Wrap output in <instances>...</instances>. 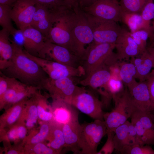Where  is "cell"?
Returning a JSON list of instances; mask_svg holds the SVG:
<instances>
[{"label": "cell", "instance_id": "cell-21", "mask_svg": "<svg viewBox=\"0 0 154 154\" xmlns=\"http://www.w3.org/2000/svg\"><path fill=\"white\" fill-rule=\"evenodd\" d=\"M81 124L78 120L64 124L62 130L65 141L64 148L74 154H80L78 139Z\"/></svg>", "mask_w": 154, "mask_h": 154}, {"label": "cell", "instance_id": "cell-51", "mask_svg": "<svg viewBox=\"0 0 154 154\" xmlns=\"http://www.w3.org/2000/svg\"><path fill=\"white\" fill-rule=\"evenodd\" d=\"M150 114L154 126V109L151 111Z\"/></svg>", "mask_w": 154, "mask_h": 154}, {"label": "cell", "instance_id": "cell-43", "mask_svg": "<svg viewBox=\"0 0 154 154\" xmlns=\"http://www.w3.org/2000/svg\"><path fill=\"white\" fill-rule=\"evenodd\" d=\"M34 0L37 3L46 6L51 11L56 10L64 6L69 7L63 0Z\"/></svg>", "mask_w": 154, "mask_h": 154}, {"label": "cell", "instance_id": "cell-23", "mask_svg": "<svg viewBox=\"0 0 154 154\" xmlns=\"http://www.w3.org/2000/svg\"><path fill=\"white\" fill-rule=\"evenodd\" d=\"M26 98L7 108L0 118V131L9 128L17 122L21 117L26 102Z\"/></svg>", "mask_w": 154, "mask_h": 154}, {"label": "cell", "instance_id": "cell-24", "mask_svg": "<svg viewBox=\"0 0 154 154\" xmlns=\"http://www.w3.org/2000/svg\"><path fill=\"white\" fill-rule=\"evenodd\" d=\"M10 33L2 29L0 31V69H4L10 62L13 54V48L9 38Z\"/></svg>", "mask_w": 154, "mask_h": 154}, {"label": "cell", "instance_id": "cell-31", "mask_svg": "<svg viewBox=\"0 0 154 154\" xmlns=\"http://www.w3.org/2000/svg\"><path fill=\"white\" fill-rule=\"evenodd\" d=\"M52 122H42L38 132L31 133L29 136L26 137L25 145H33L46 140L50 131Z\"/></svg>", "mask_w": 154, "mask_h": 154}, {"label": "cell", "instance_id": "cell-50", "mask_svg": "<svg viewBox=\"0 0 154 154\" xmlns=\"http://www.w3.org/2000/svg\"><path fill=\"white\" fill-rule=\"evenodd\" d=\"M152 30L151 36L150 38L151 41L152 42L151 46H154V22L153 23V25L152 26Z\"/></svg>", "mask_w": 154, "mask_h": 154}, {"label": "cell", "instance_id": "cell-25", "mask_svg": "<svg viewBox=\"0 0 154 154\" xmlns=\"http://www.w3.org/2000/svg\"><path fill=\"white\" fill-rule=\"evenodd\" d=\"M121 21L127 26L130 33L144 30L149 33V38L151 37L152 26L143 20L140 14L128 13L123 11Z\"/></svg>", "mask_w": 154, "mask_h": 154}, {"label": "cell", "instance_id": "cell-30", "mask_svg": "<svg viewBox=\"0 0 154 154\" xmlns=\"http://www.w3.org/2000/svg\"><path fill=\"white\" fill-rule=\"evenodd\" d=\"M117 66L120 78L127 87L133 84L136 81L137 70L134 64L131 62H118Z\"/></svg>", "mask_w": 154, "mask_h": 154}, {"label": "cell", "instance_id": "cell-8", "mask_svg": "<svg viewBox=\"0 0 154 154\" xmlns=\"http://www.w3.org/2000/svg\"><path fill=\"white\" fill-rule=\"evenodd\" d=\"M42 88L49 92L53 99H62L68 102L73 97L86 90L76 86L70 77L56 80L48 77L44 82Z\"/></svg>", "mask_w": 154, "mask_h": 154}, {"label": "cell", "instance_id": "cell-20", "mask_svg": "<svg viewBox=\"0 0 154 154\" xmlns=\"http://www.w3.org/2000/svg\"><path fill=\"white\" fill-rule=\"evenodd\" d=\"M23 30L24 49L31 54L38 56V52L45 43L44 37L39 31L31 25Z\"/></svg>", "mask_w": 154, "mask_h": 154}, {"label": "cell", "instance_id": "cell-16", "mask_svg": "<svg viewBox=\"0 0 154 154\" xmlns=\"http://www.w3.org/2000/svg\"><path fill=\"white\" fill-rule=\"evenodd\" d=\"M135 109L150 112L152 110L150 96L146 80L136 81L127 87Z\"/></svg>", "mask_w": 154, "mask_h": 154}, {"label": "cell", "instance_id": "cell-46", "mask_svg": "<svg viewBox=\"0 0 154 154\" xmlns=\"http://www.w3.org/2000/svg\"><path fill=\"white\" fill-rule=\"evenodd\" d=\"M146 81L149 92L152 110L154 109V78H149Z\"/></svg>", "mask_w": 154, "mask_h": 154}, {"label": "cell", "instance_id": "cell-2", "mask_svg": "<svg viewBox=\"0 0 154 154\" xmlns=\"http://www.w3.org/2000/svg\"><path fill=\"white\" fill-rule=\"evenodd\" d=\"M51 12V27L45 41L64 46L72 52L71 33L76 13L66 6Z\"/></svg>", "mask_w": 154, "mask_h": 154}, {"label": "cell", "instance_id": "cell-38", "mask_svg": "<svg viewBox=\"0 0 154 154\" xmlns=\"http://www.w3.org/2000/svg\"><path fill=\"white\" fill-rule=\"evenodd\" d=\"M120 153L122 154H154V150L149 145L141 146L136 144L125 145Z\"/></svg>", "mask_w": 154, "mask_h": 154}, {"label": "cell", "instance_id": "cell-11", "mask_svg": "<svg viewBox=\"0 0 154 154\" xmlns=\"http://www.w3.org/2000/svg\"><path fill=\"white\" fill-rule=\"evenodd\" d=\"M82 10L87 14L103 19L121 21L123 10L117 0H97Z\"/></svg>", "mask_w": 154, "mask_h": 154}, {"label": "cell", "instance_id": "cell-9", "mask_svg": "<svg viewBox=\"0 0 154 154\" xmlns=\"http://www.w3.org/2000/svg\"><path fill=\"white\" fill-rule=\"evenodd\" d=\"M38 57L75 67L82 66L81 59L69 49L47 41L38 52Z\"/></svg>", "mask_w": 154, "mask_h": 154}, {"label": "cell", "instance_id": "cell-44", "mask_svg": "<svg viewBox=\"0 0 154 154\" xmlns=\"http://www.w3.org/2000/svg\"><path fill=\"white\" fill-rule=\"evenodd\" d=\"M0 108L2 109L4 108V99L7 90L9 82L7 77L0 72Z\"/></svg>", "mask_w": 154, "mask_h": 154}, {"label": "cell", "instance_id": "cell-29", "mask_svg": "<svg viewBox=\"0 0 154 154\" xmlns=\"http://www.w3.org/2000/svg\"><path fill=\"white\" fill-rule=\"evenodd\" d=\"M27 129L24 122L19 119L8 129L7 132L3 136L8 141H12L16 144L21 141L24 144Z\"/></svg>", "mask_w": 154, "mask_h": 154}, {"label": "cell", "instance_id": "cell-19", "mask_svg": "<svg viewBox=\"0 0 154 154\" xmlns=\"http://www.w3.org/2000/svg\"><path fill=\"white\" fill-rule=\"evenodd\" d=\"M36 8L30 25L42 34L45 41L51 27V11L46 6L37 3L36 4Z\"/></svg>", "mask_w": 154, "mask_h": 154}, {"label": "cell", "instance_id": "cell-47", "mask_svg": "<svg viewBox=\"0 0 154 154\" xmlns=\"http://www.w3.org/2000/svg\"><path fill=\"white\" fill-rule=\"evenodd\" d=\"M75 12L77 13L81 10L76 0H63Z\"/></svg>", "mask_w": 154, "mask_h": 154}, {"label": "cell", "instance_id": "cell-10", "mask_svg": "<svg viewBox=\"0 0 154 154\" xmlns=\"http://www.w3.org/2000/svg\"><path fill=\"white\" fill-rule=\"evenodd\" d=\"M69 103L94 120L104 121L105 113L102 110V102L86 90L73 97Z\"/></svg>", "mask_w": 154, "mask_h": 154}, {"label": "cell", "instance_id": "cell-12", "mask_svg": "<svg viewBox=\"0 0 154 154\" xmlns=\"http://www.w3.org/2000/svg\"><path fill=\"white\" fill-rule=\"evenodd\" d=\"M25 54L38 64L48 77L56 80L64 77L78 76L80 74L78 68L64 64L56 62L43 59L32 55L23 49Z\"/></svg>", "mask_w": 154, "mask_h": 154}, {"label": "cell", "instance_id": "cell-53", "mask_svg": "<svg viewBox=\"0 0 154 154\" xmlns=\"http://www.w3.org/2000/svg\"><path fill=\"white\" fill-rule=\"evenodd\" d=\"M150 47V48L151 49L154 54V46H151Z\"/></svg>", "mask_w": 154, "mask_h": 154}, {"label": "cell", "instance_id": "cell-3", "mask_svg": "<svg viewBox=\"0 0 154 154\" xmlns=\"http://www.w3.org/2000/svg\"><path fill=\"white\" fill-rule=\"evenodd\" d=\"M113 98L114 101V108L111 112L105 113L104 116L107 131L114 132L117 127L131 117L135 110L127 89L114 95Z\"/></svg>", "mask_w": 154, "mask_h": 154}, {"label": "cell", "instance_id": "cell-4", "mask_svg": "<svg viewBox=\"0 0 154 154\" xmlns=\"http://www.w3.org/2000/svg\"><path fill=\"white\" fill-rule=\"evenodd\" d=\"M106 130L104 121L95 119L81 124L78 139L80 154H97L98 146L107 134Z\"/></svg>", "mask_w": 154, "mask_h": 154}, {"label": "cell", "instance_id": "cell-45", "mask_svg": "<svg viewBox=\"0 0 154 154\" xmlns=\"http://www.w3.org/2000/svg\"><path fill=\"white\" fill-rule=\"evenodd\" d=\"M10 35L12 36V41L22 48L23 47L24 38L23 30L15 29Z\"/></svg>", "mask_w": 154, "mask_h": 154}, {"label": "cell", "instance_id": "cell-37", "mask_svg": "<svg viewBox=\"0 0 154 154\" xmlns=\"http://www.w3.org/2000/svg\"><path fill=\"white\" fill-rule=\"evenodd\" d=\"M121 81L112 75L104 87L106 91L104 96L113 98L114 95L123 91V87Z\"/></svg>", "mask_w": 154, "mask_h": 154}, {"label": "cell", "instance_id": "cell-1", "mask_svg": "<svg viewBox=\"0 0 154 154\" xmlns=\"http://www.w3.org/2000/svg\"><path fill=\"white\" fill-rule=\"evenodd\" d=\"M10 41L13 48V56L7 67L0 70V72L27 85L38 87L42 89L48 76L38 64L25 54L23 48Z\"/></svg>", "mask_w": 154, "mask_h": 154}, {"label": "cell", "instance_id": "cell-34", "mask_svg": "<svg viewBox=\"0 0 154 154\" xmlns=\"http://www.w3.org/2000/svg\"><path fill=\"white\" fill-rule=\"evenodd\" d=\"M152 0H120V5L125 12L140 14L144 7Z\"/></svg>", "mask_w": 154, "mask_h": 154}, {"label": "cell", "instance_id": "cell-26", "mask_svg": "<svg viewBox=\"0 0 154 154\" xmlns=\"http://www.w3.org/2000/svg\"><path fill=\"white\" fill-rule=\"evenodd\" d=\"M38 90L34 95L36 102L38 118L42 122L55 121L52 107L48 105L47 98Z\"/></svg>", "mask_w": 154, "mask_h": 154}, {"label": "cell", "instance_id": "cell-27", "mask_svg": "<svg viewBox=\"0 0 154 154\" xmlns=\"http://www.w3.org/2000/svg\"><path fill=\"white\" fill-rule=\"evenodd\" d=\"M62 125L55 121L52 122L50 131L46 139L48 142V146L59 154L65 146Z\"/></svg>", "mask_w": 154, "mask_h": 154}, {"label": "cell", "instance_id": "cell-13", "mask_svg": "<svg viewBox=\"0 0 154 154\" xmlns=\"http://www.w3.org/2000/svg\"><path fill=\"white\" fill-rule=\"evenodd\" d=\"M131 118L143 145H154V126L150 112L135 110Z\"/></svg>", "mask_w": 154, "mask_h": 154}, {"label": "cell", "instance_id": "cell-17", "mask_svg": "<svg viewBox=\"0 0 154 154\" xmlns=\"http://www.w3.org/2000/svg\"><path fill=\"white\" fill-rule=\"evenodd\" d=\"M54 121L62 125L78 120V113L70 103L62 99H53L52 107Z\"/></svg>", "mask_w": 154, "mask_h": 154}, {"label": "cell", "instance_id": "cell-7", "mask_svg": "<svg viewBox=\"0 0 154 154\" xmlns=\"http://www.w3.org/2000/svg\"><path fill=\"white\" fill-rule=\"evenodd\" d=\"M85 13L93 33V42L96 43L115 44L122 29L117 22L103 19Z\"/></svg>", "mask_w": 154, "mask_h": 154}, {"label": "cell", "instance_id": "cell-35", "mask_svg": "<svg viewBox=\"0 0 154 154\" xmlns=\"http://www.w3.org/2000/svg\"><path fill=\"white\" fill-rule=\"evenodd\" d=\"M12 6L7 5H0V25L2 29L7 30L10 34L15 29L11 22V11Z\"/></svg>", "mask_w": 154, "mask_h": 154}, {"label": "cell", "instance_id": "cell-15", "mask_svg": "<svg viewBox=\"0 0 154 154\" xmlns=\"http://www.w3.org/2000/svg\"><path fill=\"white\" fill-rule=\"evenodd\" d=\"M118 60H128L141 54L140 50L131 37L130 33L125 29L122 30L115 44Z\"/></svg>", "mask_w": 154, "mask_h": 154}, {"label": "cell", "instance_id": "cell-52", "mask_svg": "<svg viewBox=\"0 0 154 154\" xmlns=\"http://www.w3.org/2000/svg\"><path fill=\"white\" fill-rule=\"evenodd\" d=\"M154 78V68L151 72L148 78Z\"/></svg>", "mask_w": 154, "mask_h": 154}, {"label": "cell", "instance_id": "cell-18", "mask_svg": "<svg viewBox=\"0 0 154 154\" xmlns=\"http://www.w3.org/2000/svg\"><path fill=\"white\" fill-rule=\"evenodd\" d=\"M137 70L136 78L139 81L147 79L152 68H154V54L150 47L141 54L130 58Z\"/></svg>", "mask_w": 154, "mask_h": 154}, {"label": "cell", "instance_id": "cell-22", "mask_svg": "<svg viewBox=\"0 0 154 154\" xmlns=\"http://www.w3.org/2000/svg\"><path fill=\"white\" fill-rule=\"evenodd\" d=\"M112 76V71L109 66L104 64L93 71L80 82L84 86L94 89L105 87Z\"/></svg>", "mask_w": 154, "mask_h": 154}, {"label": "cell", "instance_id": "cell-40", "mask_svg": "<svg viewBox=\"0 0 154 154\" xmlns=\"http://www.w3.org/2000/svg\"><path fill=\"white\" fill-rule=\"evenodd\" d=\"M114 131H107V138L106 142L97 154H111L115 150L113 138Z\"/></svg>", "mask_w": 154, "mask_h": 154}, {"label": "cell", "instance_id": "cell-32", "mask_svg": "<svg viewBox=\"0 0 154 154\" xmlns=\"http://www.w3.org/2000/svg\"><path fill=\"white\" fill-rule=\"evenodd\" d=\"M7 77L9 86L4 97V108L7 109L17 94L27 86L15 78Z\"/></svg>", "mask_w": 154, "mask_h": 154}, {"label": "cell", "instance_id": "cell-36", "mask_svg": "<svg viewBox=\"0 0 154 154\" xmlns=\"http://www.w3.org/2000/svg\"><path fill=\"white\" fill-rule=\"evenodd\" d=\"M24 153L33 154H56L58 152L48 147L43 142L32 145H25Z\"/></svg>", "mask_w": 154, "mask_h": 154}, {"label": "cell", "instance_id": "cell-48", "mask_svg": "<svg viewBox=\"0 0 154 154\" xmlns=\"http://www.w3.org/2000/svg\"><path fill=\"white\" fill-rule=\"evenodd\" d=\"M81 9L89 6L97 0H76Z\"/></svg>", "mask_w": 154, "mask_h": 154}, {"label": "cell", "instance_id": "cell-28", "mask_svg": "<svg viewBox=\"0 0 154 154\" xmlns=\"http://www.w3.org/2000/svg\"><path fill=\"white\" fill-rule=\"evenodd\" d=\"M38 118L37 104L34 95L27 101L20 119L27 129H33Z\"/></svg>", "mask_w": 154, "mask_h": 154}, {"label": "cell", "instance_id": "cell-33", "mask_svg": "<svg viewBox=\"0 0 154 154\" xmlns=\"http://www.w3.org/2000/svg\"><path fill=\"white\" fill-rule=\"evenodd\" d=\"M129 121L117 127L115 129L113 138L114 149L117 152H120L123 147L127 145L128 126Z\"/></svg>", "mask_w": 154, "mask_h": 154}, {"label": "cell", "instance_id": "cell-39", "mask_svg": "<svg viewBox=\"0 0 154 154\" xmlns=\"http://www.w3.org/2000/svg\"><path fill=\"white\" fill-rule=\"evenodd\" d=\"M130 34L132 38L138 46L141 54L147 50V40L149 38V33L146 30H141L130 33Z\"/></svg>", "mask_w": 154, "mask_h": 154}, {"label": "cell", "instance_id": "cell-6", "mask_svg": "<svg viewBox=\"0 0 154 154\" xmlns=\"http://www.w3.org/2000/svg\"><path fill=\"white\" fill-rule=\"evenodd\" d=\"M115 44L96 43L93 42L86 49L82 66L85 77L104 64H106L114 53Z\"/></svg>", "mask_w": 154, "mask_h": 154}, {"label": "cell", "instance_id": "cell-41", "mask_svg": "<svg viewBox=\"0 0 154 154\" xmlns=\"http://www.w3.org/2000/svg\"><path fill=\"white\" fill-rule=\"evenodd\" d=\"M138 144L143 146L141 141L134 127L131 122L129 121L127 145Z\"/></svg>", "mask_w": 154, "mask_h": 154}, {"label": "cell", "instance_id": "cell-5", "mask_svg": "<svg viewBox=\"0 0 154 154\" xmlns=\"http://www.w3.org/2000/svg\"><path fill=\"white\" fill-rule=\"evenodd\" d=\"M71 36L72 51L82 60L86 51L85 46L94 41L92 29L82 10L76 13Z\"/></svg>", "mask_w": 154, "mask_h": 154}, {"label": "cell", "instance_id": "cell-42", "mask_svg": "<svg viewBox=\"0 0 154 154\" xmlns=\"http://www.w3.org/2000/svg\"><path fill=\"white\" fill-rule=\"evenodd\" d=\"M153 0L148 2L143 9L140 14L143 20L150 24L151 21L154 19Z\"/></svg>", "mask_w": 154, "mask_h": 154}, {"label": "cell", "instance_id": "cell-49", "mask_svg": "<svg viewBox=\"0 0 154 154\" xmlns=\"http://www.w3.org/2000/svg\"><path fill=\"white\" fill-rule=\"evenodd\" d=\"M18 0H0V5H7L12 6Z\"/></svg>", "mask_w": 154, "mask_h": 154}, {"label": "cell", "instance_id": "cell-14", "mask_svg": "<svg viewBox=\"0 0 154 154\" xmlns=\"http://www.w3.org/2000/svg\"><path fill=\"white\" fill-rule=\"evenodd\" d=\"M34 0H18L12 6V19L19 29L23 30L30 25L36 11Z\"/></svg>", "mask_w": 154, "mask_h": 154}]
</instances>
